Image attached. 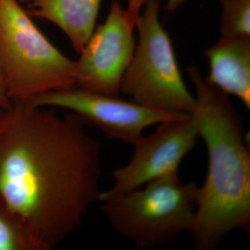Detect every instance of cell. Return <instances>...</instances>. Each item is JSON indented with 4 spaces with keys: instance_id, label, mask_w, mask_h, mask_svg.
Returning <instances> with one entry per match:
<instances>
[{
    "instance_id": "cell-1",
    "label": "cell",
    "mask_w": 250,
    "mask_h": 250,
    "mask_svg": "<svg viewBox=\"0 0 250 250\" xmlns=\"http://www.w3.org/2000/svg\"><path fill=\"white\" fill-rule=\"evenodd\" d=\"M73 113L11 102L0 130V203L36 250L76 232L99 202L101 147Z\"/></svg>"
},
{
    "instance_id": "cell-2",
    "label": "cell",
    "mask_w": 250,
    "mask_h": 250,
    "mask_svg": "<svg viewBox=\"0 0 250 250\" xmlns=\"http://www.w3.org/2000/svg\"><path fill=\"white\" fill-rule=\"evenodd\" d=\"M187 71L196 89L193 112L208 161L190 233L196 250H212L233 230L250 232V153L229 96L203 78L196 65Z\"/></svg>"
},
{
    "instance_id": "cell-3",
    "label": "cell",
    "mask_w": 250,
    "mask_h": 250,
    "mask_svg": "<svg viewBox=\"0 0 250 250\" xmlns=\"http://www.w3.org/2000/svg\"><path fill=\"white\" fill-rule=\"evenodd\" d=\"M0 74L11 102L76 85L75 61L44 36L18 0H0Z\"/></svg>"
},
{
    "instance_id": "cell-4",
    "label": "cell",
    "mask_w": 250,
    "mask_h": 250,
    "mask_svg": "<svg viewBox=\"0 0 250 250\" xmlns=\"http://www.w3.org/2000/svg\"><path fill=\"white\" fill-rule=\"evenodd\" d=\"M197 193L196 183L184 182L175 171L106 197L100 208L119 235L139 250H151L191 232Z\"/></svg>"
},
{
    "instance_id": "cell-5",
    "label": "cell",
    "mask_w": 250,
    "mask_h": 250,
    "mask_svg": "<svg viewBox=\"0 0 250 250\" xmlns=\"http://www.w3.org/2000/svg\"><path fill=\"white\" fill-rule=\"evenodd\" d=\"M161 0H146L137 22L138 42L120 93L155 109L192 114L196 98L180 71L168 32L160 19Z\"/></svg>"
},
{
    "instance_id": "cell-6",
    "label": "cell",
    "mask_w": 250,
    "mask_h": 250,
    "mask_svg": "<svg viewBox=\"0 0 250 250\" xmlns=\"http://www.w3.org/2000/svg\"><path fill=\"white\" fill-rule=\"evenodd\" d=\"M146 0L110 3L105 21L96 26L75 61L76 85L99 94L118 96L120 84L136 46L135 31Z\"/></svg>"
},
{
    "instance_id": "cell-7",
    "label": "cell",
    "mask_w": 250,
    "mask_h": 250,
    "mask_svg": "<svg viewBox=\"0 0 250 250\" xmlns=\"http://www.w3.org/2000/svg\"><path fill=\"white\" fill-rule=\"evenodd\" d=\"M26 102L39 107L66 109L108 138L132 145L151 125L183 120L191 115L144 107L118 96L95 93L77 86L47 92Z\"/></svg>"
},
{
    "instance_id": "cell-8",
    "label": "cell",
    "mask_w": 250,
    "mask_h": 250,
    "mask_svg": "<svg viewBox=\"0 0 250 250\" xmlns=\"http://www.w3.org/2000/svg\"><path fill=\"white\" fill-rule=\"evenodd\" d=\"M198 137V120L195 112L183 120L159 124L151 134L141 135L134 142L131 160L113 171V185L101 192L99 202L178 171L181 162L195 147Z\"/></svg>"
},
{
    "instance_id": "cell-9",
    "label": "cell",
    "mask_w": 250,
    "mask_h": 250,
    "mask_svg": "<svg viewBox=\"0 0 250 250\" xmlns=\"http://www.w3.org/2000/svg\"><path fill=\"white\" fill-rule=\"evenodd\" d=\"M209 65L206 80L250 108V36H221L204 51Z\"/></svg>"
},
{
    "instance_id": "cell-10",
    "label": "cell",
    "mask_w": 250,
    "mask_h": 250,
    "mask_svg": "<svg viewBox=\"0 0 250 250\" xmlns=\"http://www.w3.org/2000/svg\"><path fill=\"white\" fill-rule=\"evenodd\" d=\"M31 17L48 21L69 38L80 53L97 26L102 0H26Z\"/></svg>"
},
{
    "instance_id": "cell-11",
    "label": "cell",
    "mask_w": 250,
    "mask_h": 250,
    "mask_svg": "<svg viewBox=\"0 0 250 250\" xmlns=\"http://www.w3.org/2000/svg\"><path fill=\"white\" fill-rule=\"evenodd\" d=\"M221 36H250V0H224Z\"/></svg>"
},
{
    "instance_id": "cell-12",
    "label": "cell",
    "mask_w": 250,
    "mask_h": 250,
    "mask_svg": "<svg viewBox=\"0 0 250 250\" xmlns=\"http://www.w3.org/2000/svg\"><path fill=\"white\" fill-rule=\"evenodd\" d=\"M0 250H36L22 226L1 203Z\"/></svg>"
},
{
    "instance_id": "cell-13",
    "label": "cell",
    "mask_w": 250,
    "mask_h": 250,
    "mask_svg": "<svg viewBox=\"0 0 250 250\" xmlns=\"http://www.w3.org/2000/svg\"><path fill=\"white\" fill-rule=\"evenodd\" d=\"M11 101L8 99L6 92L3 86V83H2V78H1V74H0V107L3 109H7L10 106Z\"/></svg>"
},
{
    "instance_id": "cell-14",
    "label": "cell",
    "mask_w": 250,
    "mask_h": 250,
    "mask_svg": "<svg viewBox=\"0 0 250 250\" xmlns=\"http://www.w3.org/2000/svg\"><path fill=\"white\" fill-rule=\"evenodd\" d=\"M186 0H167V9L170 12H174L177 9H180L184 4Z\"/></svg>"
},
{
    "instance_id": "cell-15",
    "label": "cell",
    "mask_w": 250,
    "mask_h": 250,
    "mask_svg": "<svg viewBox=\"0 0 250 250\" xmlns=\"http://www.w3.org/2000/svg\"><path fill=\"white\" fill-rule=\"evenodd\" d=\"M5 116H6V109H3L0 107V130L2 128V125L4 124Z\"/></svg>"
},
{
    "instance_id": "cell-16",
    "label": "cell",
    "mask_w": 250,
    "mask_h": 250,
    "mask_svg": "<svg viewBox=\"0 0 250 250\" xmlns=\"http://www.w3.org/2000/svg\"><path fill=\"white\" fill-rule=\"evenodd\" d=\"M19 2H26V0H18Z\"/></svg>"
},
{
    "instance_id": "cell-17",
    "label": "cell",
    "mask_w": 250,
    "mask_h": 250,
    "mask_svg": "<svg viewBox=\"0 0 250 250\" xmlns=\"http://www.w3.org/2000/svg\"><path fill=\"white\" fill-rule=\"evenodd\" d=\"M220 1H224V0H220Z\"/></svg>"
}]
</instances>
